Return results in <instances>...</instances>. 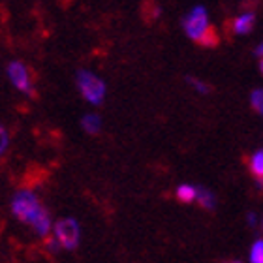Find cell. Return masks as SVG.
Segmentation results:
<instances>
[{
    "mask_svg": "<svg viewBox=\"0 0 263 263\" xmlns=\"http://www.w3.org/2000/svg\"><path fill=\"white\" fill-rule=\"evenodd\" d=\"M81 224L73 216H64V218L53 220L51 228V237L59 242L62 252H73L81 245Z\"/></svg>",
    "mask_w": 263,
    "mask_h": 263,
    "instance_id": "3",
    "label": "cell"
},
{
    "mask_svg": "<svg viewBox=\"0 0 263 263\" xmlns=\"http://www.w3.org/2000/svg\"><path fill=\"white\" fill-rule=\"evenodd\" d=\"M182 28L186 36L192 42L205 47H214L218 44V34L214 30V27H211L209 21V13L203 6H196L184 19H182Z\"/></svg>",
    "mask_w": 263,
    "mask_h": 263,
    "instance_id": "2",
    "label": "cell"
},
{
    "mask_svg": "<svg viewBox=\"0 0 263 263\" xmlns=\"http://www.w3.org/2000/svg\"><path fill=\"white\" fill-rule=\"evenodd\" d=\"M256 27V15L252 11H245V13H239V15L231 21V30L237 36H245V34H250Z\"/></svg>",
    "mask_w": 263,
    "mask_h": 263,
    "instance_id": "6",
    "label": "cell"
},
{
    "mask_svg": "<svg viewBox=\"0 0 263 263\" xmlns=\"http://www.w3.org/2000/svg\"><path fill=\"white\" fill-rule=\"evenodd\" d=\"M259 222H261V218H259V214L256 213V211H250V213L247 214V224H248V228H252V230H258Z\"/></svg>",
    "mask_w": 263,
    "mask_h": 263,
    "instance_id": "16",
    "label": "cell"
},
{
    "mask_svg": "<svg viewBox=\"0 0 263 263\" xmlns=\"http://www.w3.org/2000/svg\"><path fill=\"white\" fill-rule=\"evenodd\" d=\"M11 214L15 216L21 224L34 231V235L40 239H47L51 235L53 228V216L47 211L40 196L30 188H21L11 196L10 201Z\"/></svg>",
    "mask_w": 263,
    "mask_h": 263,
    "instance_id": "1",
    "label": "cell"
},
{
    "mask_svg": "<svg viewBox=\"0 0 263 263\" xmlns=\"http://www.w3.org/2000/svg\"><path fill=\"white\" fill-rule=\"evenodd\" d=\"M186 83L194 88V90H196V92H199V94H209V92H211V85H209V83H205L203 79H197V77L188 76L186 77Z\"/></svg>",
    "mask_w": 263,
    "mask_h": 263,
    "instance_id": "12",
    "label": "cell"
},
{
    "mask_svg": "<svg viewBox=\"0 0 263 263\" xmlns=\"http://www.w3.org/2000/svg\"><path fill=\"white\" fill-rule=\"evenodd\" d=\"M44 247H45V252L51 254V256H57V254H61V247H59V242L53 239V237H47V239H44Z\"/></svg>",
    "mask_w": 263,
    "mask_h": 263,
    "instance_id": "15",
    "label": "cell"
},
{
    "mask_svg": "<svg viewBox=\"0 0 263 263\" xmlns=\"http://www.w3.org/2000/svg\"><path fill=\"white\" fill-rule=\"evenodd\" d=\"M248 263H263V239L258 237L248 248Z\"/></svg>",
    "mask_w": 263,
    "mask_h": 263,
    "instance_id": "11",
    "label": "cell"
},
{
    "mask_svg": "<svg viewBox=\"0 0 263 263\" xmlns=\"http://www.w3.org/2000/svg\"><path fill=\"white\" fill-rule=\"evenodd\" d=\"M224 263H245V261L241 258H231V259H226Z\"/></svg>",
    "mask_w": 263,
    "mask_h": 263,
    "instance_id": "17",
    "label": "cell"
},
{
    "mask_svg": "<svg viewBox=\"0 0 263 263\" xmlns=\"http://www.w3.org/2000/svg\"><path fill=\"white\" fill-rule=\"evenodd\" d=\"M196 201L205 211H214L216 209V196H214L213 190H209L205 186H196Z\"/></svg>",
    "mask_w": 263,
    "mask_h": 263,
    "instance_id": "7",
    "label": "cell"
},
{
    "mask_svg": "<svg viewBox=\"0 0 263 263\" xmlns=\"http://www.w3.org/2000/svg\"><path fill=\"white\" fill-rule=\"evenodd\" d=\"M81 126L87 134L94 136V134H98V132L102 130V119H100V115H96V113H87V115L83 117Z\"/></svg>",
    "mask_w": 263,
    "mask_h": 263,
    "instance_id": "10",
    "label": "cell"
},
{
    "mask_svg": "<svg viewBox=\"0 0 263 263\" xmlns=\"http://www.w3.org/2000/svg\"><path fill=\"white\" fill-rule=\"evenodd\" d=\"M8 148H10V134H8L6 126L0 124V162H2V158L6 156Z\"/></svg>",
    "mask_w": 263,
    "mask_h": 263,
    "instance_id": "14",
    "label": "cell"
},
{
    "mask_svg": "<svg viewBox=\"0 0 263 263\" xmlns=\"http://www.w3.org/2000/svg\"><path fill=\"white\" fill-rule=\"evenodd\" d=\"M6 73H8V79L13 85V88H17L19 92L27 94V96H34L32 76H30V70L25 62L11 61L6 68Z\"/></svg>",
    "mask_w": 263,
    "mask_h": 263,
    "instance_id": "5",
    "label": "cell"
},
{
    "mask_svg": "<svg viewBox=\"0 0 263 263\" xmlns=\"http://www.w3.org/2000/svg\"><path fill=\"white\" fill-rule=\"evenodd\" d=\"M250 104H252V109L261 115L263 113V90L261 88H254L252 92H250Z\"/></svg>",
    "mask_w": 263,
    "mask_h": 263,
    "instance_id": "13",
    "label": "cell"
},
{
    "mask_svg": "<svg viewBox=\"0 0 263 263\" xmlns=\"http://www.w3.org/2000/svg\"><path fill=\"white\" fill-rule=\"evenodd\" d=\"M175 197L177 201L184 203V205H190V203H196V186L194 184H179L175 190Z\"/></svg>",
    "mask_w": 263,
    "mask_h": 263,
    "instance_id": "8",
    "label": "cell"
},
{
    "mask_svg": "<svg viewBox=\"0 0 263 263\" xmlns=\"http://www.w3.org/2000/svg\"><path fill=\"white\" fill-rule=\"evenodd\" d=\"M248 165H250V173H252V177L256 179V182L261 184V181H263V151H256V153L250 156Z\"/></svg>",
    "mask_w": 263,
    "mask_h": 263,
    "instance_id": "9",
    "label": "cell"
},
{
    "mask_svg": "<svg viewBox=\"0 0 263 263\" xmlns=\"http://www.w3.org/2000/svg\"><path fill=\"white\" fill-rule=\"evenodd\" d=\"M77 88L88 104L92 105H102L105 100V92H107V87H105V81L100 76H96L94 71L88 70H79L76 76Z\"/></svg>",
    "mask_w": 263,
    "mask_h": 263,
    "instance_id": "4",
    "label": "cell"
}]
</instances>
